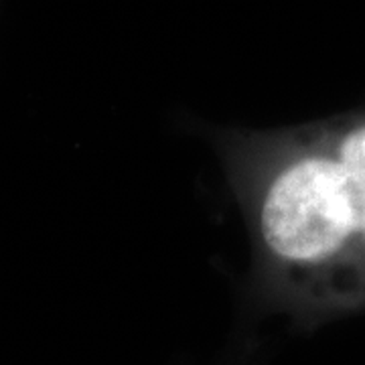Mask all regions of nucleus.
Returning <instances> with one entry per match:
<instances>
[{
    "label": "nucleus",
    "mask_w": 365,
    "mask_h": 365,
    "mask_svg": "<svg viewBox=\"0 0 365 365\" xmlns=\"http://www.w3.org/2000/svg\"><path fill=\"white\" fill-rule=\"evenodd\" d=\"M223 158L254 235V297L300 329L365 313V193L323 122L234 132Z\"/></svg>",
    "instance_id": "nucleus-1"
}]
</instances>
